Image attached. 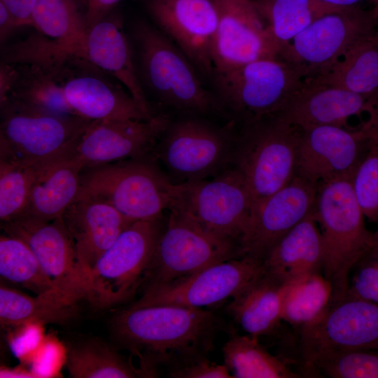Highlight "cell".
<instances>
[{
    "mask_svg": "<svg viewBox=\"0 0 378 378\" xmlns=\"http://www.w3.org/2000/svg\"><path fill=\"white\" fill-rule=\"evenodd\" d=\"M112 330L120 346L153 377L160 368L171 372L206 359L225 323L204 309L130 305L113 318Z\"/></svg>",
    "mask_w": 378,
    "mask_h": 378,
    "instance_id": "obj_1",
    "label": "cell"
},
{
    "mask_svg": "<svg viewBox=\"0 0 378 378\" xmlns=\"http://www.w3.org/2000/svg\"><path fill=\"white\" fill-rule=\"evenodd\" d=\"M130 33L145 93L159 105L183 115H227L217 97L203 85L192 62L158 28L138 20Z\"/></svg>",
    "mask_w": 378,
    "mask_h": 378,
    "instance_id": "obj_2",
    "label": "cell"
},
{
    "mask_svg": "<svg viewBox=\"0 0 378 378\" xmlns=\"http://www.w3.org/2000/svg\"><path fill=\"white\" fill-rule=\"evenodd\" d=\"M354 173L319 183L313 211L322 237V274L333 290L330 306L345 298L352 267L372 244L354 190Z\"/></svg>",
    "mask_w": 378,
    "mask_h": 378,
    "instance_id": "obj_3",
    "label": "cell"
},
{
    "mask_svg": "<svg viewBox=\"0 0 378 378\" xmlns=\"http://www.w3.org/2000/svg\"><path fill=\"white\" fill-rule=\"evenodd\" d=\"M300 135V127L278 114L240 125L231 165L244 178L253 206L294 178Z\"/></svg>",
    "mask_w": 378,
    "mask_h": 378,
    "instance_id": "obj_4",
    "label": "cell"
},
{
    "mask_svg": "<svg viewBox=\"0 0 378 378\" xmlns=\"http://www.w3.org/2000/svg\"><path fill=\"white\" fill-rule=\"evenodd\" d=\"M156 162L128 159L84 169L76 198L104 201L133 221L161 219L171 206L174 183Z\"/></svg>",
    "mask_w": 378,
    "mask_h": 378,
    "instance_id": "obj_5",
    "label": "cell"
},
{
    "mask_svg": "<svg viewBox=\"0 0 378 378\" xmlns=\"http://www.w3.org/2000/svg\"><path fill=\"white\" fill-rule=\"evenodd\" d=\"M233 125L222 127L197 115L171 120L153 157L174 184L213 177L231 166L237 137Z\"/></svg>",
    "mask_w": 378,
    "mask_h": 378,
    "instance_id": "obj_6",
    "label": "cell"
},
{
    "mask_svg": "<svg viewBox=\"0 0 378 378\" xmlns=\"http://www.w3.org/2000/svg\"><path fill=\"white\" fill-rule=\"evenodd\" d=\"M304 78L300 67L276 58L248 62L213 79L224 111L242 125L279 113Z\"/></svg>",
    "mask_w": 378,
    "mask_h": 378,
    "instance_id": "obj_7",
    "label": "cell"
},
{
    "mask_svg": "<svg viewBox=\"0 0 378 378\" xmlns=\"http://www.w3.org/2000/svg\"><path fill=\"white\" fill-rule=\"evenodd\" d=\"M1 106L0 160L36 165L71 154L93 120L31 110L4 102Z\"/></svg>",
    "mask_w": 378,
    "mask_h": 378,
    "instance_id": "obj_8",
    "label": "cell"
},
{
    "mask_svg": "<svg viewBox=\"0 0 378 378\" xmlns=\"http://www.w3.org/2000/svg\"><path fill=\"white\" fill-rule=\"evenodd\" d=\"M252 207L247 186L231 165L213 177L174 184L169 209L183 212L205 230L239 247Z\"/></svg>",
    "mask_w": 378,
    "mask_h": 378,
    "instance_id": "obj_9",
    "label": "cell"
},
{
    "mask_svg": "<svg viewBox=\"0 0 378 378\" xmlns=\"http://www.w3.org/2000/svg\"><path fill=\"white\" fill-rule=\"evenodd\" d=\"M160 220H137L127 227L90 270L86 300L97 309L119 304L142 284L162 232Z\"/></svg>",
    "mask_w": 378,
    "mask_h": 378,
    "instance_id": "obj_10",
    "label": "cell"
},
{
    "mask_svg": "<svg viewBox=\"0 0 378 378\" xmlns=\"http://www.w3.org/2000/svg\"><path fill=\"white\" fill-rule=\"evenodd\" d=\"M80 4L79 0H36L35 33L8 48L3 61L35 64L54 74L71 57L86 58L88 31Z\"/></svg>",
    "mask_w": 378,
    "mask_h": 378,
    "instance_id": "obj_11",
    "label": "cell"
},
{
    "mask_svg": "<svg viewBox=\"0 0 378 378\" xmlns=\"http://www.w3.org/2000/svg\"><path fill=\"white\" fill-rule=\"evenodd\" d=\"M146 270L145 288L191 275L214 264L241 257L239 247L203 229L183 212L171 209Z\"/></svg>",
    "mask_w": 378,
    "mask_h": 378,
    "instance_id": "obj_12",
    "label": "cell"
},
{
    "mask_svg": "<svg viewBox=\"0 0 378 378\" xmlns=\"http://www.w3.org/2000/svg\"><path fill=\"white\" fill-rule=\"evenodd\" d=\"M377 29L372 9L346 7L311 23L281 48L279 58L300 67L305 78H314Z\"/></svg>",
    "mask_w": 378,
    "mask_h": 378,
    "instance_id": "obj_13",
    "label": "cell"
},
{
    "mask_svg": "<svg viewBox=\"0 0 378 378\" xmlns=\"http://www.w3.org/2000/svg\"><path fill=\"white\" fill-rule=\"evenodd\" d=\"M378 141V106L356 127L301 128L295 176L313 183L355 172Z\"/></svg>",
    "mask_w": 378,
    "mask_h": 378,
    "instance_id": "obj_14",
    "label": "cell"
},
{
    "mask_svg": "<svg viewBox=\"0 0 378 378\" xmlns=\"http://www.w3.org/2000/svg\"><path fill=\"white\" fill-rule=\"evenodd\" d=\"M265 272L262 261L244 255L209 266L191 275L152 286L132 307L178 305L203 309L234 297Z\"/></svg>",
    "mask_w": 378,
    "mask_h": 378,
    "instance_id": "obj_15",
    "label": "cell"
},
{
    "mask_svg": "<svg viewBox=\"0 0 378 378\" xmlns=\"http://www.w3.org/2000/svg\"><path fill=\"white\" fill-rule=\"evenodd\" d=\"M56 78L68 104L81 118L146 120L154 116L146 113L119 81L86 58L71 57Z\"/></svg>",
    "mask_w": 378,
    "mask_h": 378,
    "instance_id": "obj_16",
    "label": "cell"
},
{
    "mask_svg": "<svg viewBox=\"0 0 378 378\" xmlns=\"http://www.w3.org/2000/svg\"><path fill=\"white\" fill-rule=\"evenodd\" d=\"M215 1L218 22L212 48L213 78L248 62L279 58L280 47L251 0Z\"/></svg>",
    "mask_w": 378,
    "mask_h": 378,
    "instance_id": "obj_17",
    "label": "cell"
},
{
    "mask_svg": "<svg viewBox=\"0 0 378 378\" xmlns=\"http://www.w3.org/2000/svg\"><path fill=\"white\" fill-rule=\"evenodd\" d=\"M1 227L29 246L59 291L77 301L87 299L89 276L78 262L74 242L62 218L46 222L22 217L2 223Z\"/></svg>",
    "mask_w": 378,
    "mask_h": 378,
    "instance_id": "obj_18",
    "label": "cell"
},
{
    "mask_svg": "<svg viewBox=\"0 0 378 378\" xmlns=\"http://www.w3.org/2000/svg\"><path fill=\"white\" fill-rule=\"evenodd\" d=\"M171 119L159 113L146 120L92 121L77 141L72 156L84 169L117 161L153 157Z\"/></svg>",
    "mask_w": 378,
    "mask_h": 378,
    "instance_id": "obj_19",
    "label": "cell"
},
{
    "mask_svg": "<svg viewBox=\"0 0 378 378\" xmlns=\"http://www.w3.org/2000/svg\"><path fill=\"white\" fill-rule=\"evenodd\" d=\"M149 16L192 62L202 76L214 77L213 41L218 13L215 0H143Z\"/></svg>",
    "mask_w": 378,
    "mask_h": 378,
    "instance_id": "obj_20",
    "label": "cell"
},
{
    "mask_svg": "<svg viewBox=\"0 0 378 378\" xmlns=\"http://www.w3.org/2000/svg\"><path fill=\"white\" fill-rule=\"evenodd\" d=\"M299 334L302 361L326 351L378 349V304L344 299Z\"/></svg>",
    "mask_w": 378,
    "mask_h": 378,
    "instance_id": "obj_21",
    "label": "cell"
},
{
    "mask_svg": "<svg viewBox=\"0 0 378 378\" xmlns=\"http://www.w3.org/2000/svg\"><path fill=\"white\" fill-rule=\"evenodd\" d=\"M318 185L295 176L285 186L254 205L240 242L241 256L263 260L274 244L314 209Z\"/></svg>",
    "mask_w": 378,
    "mask_h": 378,
    "instance_id": "obj_22",
    "label": "cell"
},
{
    "mask_svg": "<svg viewBox=\"0 0 378 378\" xmlns=\"http://www.w3.org/2000/svg\"><path fill=\"white\" fill-rule=\"evenodd\" d=\"M377 106V97L304 78L278 115L300 128L321 125L349 127L351 118L370 114Z\"/></svg>",
    "mask_w": 378,
    "mask_h": 378,
    "instance_id": "obj_23",
    "label": "cell"
},
{
    "mask_svg": "<svg viewBox=\"0 0 378 378\" xmlns=\"http://www.w3.org/2000/svg\"><path fill=\"white\" fill-rule=\"evenodd\" d=\"M75 244L79 263L90 276L99 257L133 221L110 204L92 197H77L62 216Z\"/></svg>",
    "mask_w": 378,
    "mask_h": 378,
    "instance_id": "obj_24",
    "label": "cell"
},
{
    "mask_svg": "<svg viewBox=\"0 0 378 378\" xmlns=\"http://www.w3.org/2000/svg\"><path fill=\"white\" fill-rule=\"evenodd\" d=\"M110 14L88 30L86 59L119 81L146 113L155 115L139 78L122 20Z\"/></svg>",
    "mask_w": 378,
    "mask_h": 378,
    "instance_id": "obj_25",
    "label": "cell"
},
{
    "mask_svg": "<svg viewBox=\"0 0 378 378\" xmlns=\"http://www.w3.org/2000/svg\"><path fill=\"white\" fill-rule=\"evenodd\" d=\"M4 102L59 116H78L57 78L32 64L1 62L0 103Z\"/></svg>",
    "mask_w": 378,
    "mask_h": 378,
    "instance_id": "obj_26",
    "label": "cell"
},
{
    "mask_svg": "<svg viewBox=\"0 0 378 378\" xmlns=\"http://www.w3.org/2000/svg\"><path fill=\"white\" fill-rule=\"evenodd\" d=\"M313 211L270 250L262 260L265 273L286 284L322 273V237Z\"/></svg>",
    "mask_w": 378,
    "mask_h": 378,
    "instance_id": "obj_27",
    "label": "cell"
},
{
    "mask_svg": "<svg viewBox=\"0 0 378 378\" xmlns=\"http://www.w3.org/2000/svg\"><path fill=\"white\" fill-rule=\"evenodd\" d=\"M83 170V164L71 154L40 164L20 218L46 222L62 218L78 194Z\"/></svg>",
    "mask_w": 378,
    "mask_h": 378,
    "instance_id": "obj_28",
    "label": "cell"
},
{
    "mask_svg": "<svg viewBox=\"0 0 378 378\" xmlns=\"http://www.w3.org/2000/svg\"><path fill=\"white\" fill-rule=\"evenodd\" d=\"M288 284L264 272L232 298L227 310L249 335L258 337L271 333L282 321Z\"/></svg>",
    "mask_w": 378,
    "mask_h": 378,
    "instance_id": "obj_29",
    "label": "cell"
},
{
    "mask_svg": "<svg viewBox=\"0 0 378 378\" xmlns=\"http://www.w3.org/2000/svg\"><path fill=\"white\" fill-rule=\"evenodd\" d=\"M78 302L57 290L33 297L1 285L0 323L2 327L36 323L64 324L77 314Z\"/></svg>",
    "mask_w": 378,
    "mask_h": 378,
    "instance_id": "obj_30",
    "label": "cell"
},
{
    "mask_svg": "<svg viewBox=\"0 0 378 378\" xmlns=\"http://www.w3.org/2000/svg\"><path fill=\"white\" fill-rule=\"evenodd\" d=\"M310 79L377 97L378 43L374 36L356 44L326 71Z\"/></svg>",
    "mask_w": 378,
    "mask_h": 378,
    "instance_id": "obj_31",
    "label": "cell"
},
{
    "mask_svg": "<svg viewBox=\"0 0 378 378\" xmlns=\"http://www.w3.org/2000/svg\"><path fill=\"white\" fill-rule=\"evenodd\" d=\"M251 1L278 43L280 50L318 18L346 8L321 0Z\"/></svg>",
    "mask_w": 378,
    "mask_h": 378,
    "instance_id": "obj_32",
    "label": "cell"
},
{
    "mask_svg": "<svg viewBox=\"0 0 378 378\" xmlns=\"http://www.w3.org/2000/svg\"><path fill=\"white\" fill-rule=\"evenodd\" d=\"M224 364L234 378H299L284 361L251 335L233 334L222 348Z\"/></svg>",
    "mask_w": 378,
    "mask_h": 378,
    "instance_id": "obj_33",
    "label": "cell"
},
{
    "mask_svg": "<svg viewBox=\"0 0 378 378\" xmlns=\"http://www.w3.org/2000/svg\"><path fill=\"white\" fill-rule=\"evenodd\" d=\"M66 367L74 378L153 377L135 367L131 360L97 340H89L71 347Z\"/></svg>",
    "mask_w": 378,
    "mask_h": 378,
    "instance_id": "obj_34",
    "label": "cell"
},
{
    "mask_svg": "<svg viewBox=\"0 0 378 378\" xmlns=\"http://www.w3.org/2000/svg\"><path fill=\"white\" fill-rule=\"evenodd\" d=\"M332 287L322 273H314L288 283L284 298L281 321L298 330L329 307Z\"/></svg>",
    "mask_w": 378,
    "mask_h": 378,
    "instance_id": "obj_35",
    "label": "cell"
},
{
    "mask_svg": "<svg viewBox=\"0 0 378 378\" xmlns=\"http://www.w3.org/2000/svg\"><path fill=\"white\" fill-rule=\"evenodd\" d=\"M0 275L36 295L59 290L29 246L20 238L6 233L0 237Z\"/></svg>",
    "mask_w": 378,
    "mask_h": 378,
    "instance_id": "obj_36",
    "label": "cell"
},
{
    "mask_svg": "<svg viewBox=\"0 0 378 378\" xmlns=\"http://www.w3.org/2000/svg\"><path fill=\"white\" fill-rule=\"evenodd\" d=\"M305 371L329 378H378V349L332 351L302 361Z\"/></svg>",
    "mask_w": 378,
    "mask_h": 378,
    "instance_id": "obj_37",
    "label": "cell"
},
{
    "mask_svg": "<svg viewBox=\"0 0 378 378\" xmlns=\"http://www.w3.org/2000/svg\"><path fill=\"white\" fill-rule=\"evenodd\" d=\"M39 166L0 160V219L2 223L23 216Z\"/></svg>",
    "mask_w": 378,
    "mask_h": 378,
    "instance_id": "obj_38",
    "label": "cell"
},
{
    "mask_svg": "<svg viewBox=\"0 0 378 378\" xmlns=\"http://www.w3.org/2000/svg\"><path fill=\"white\" fill-rule=\"evenodd\" d=\"M353 188L365 218L378 225V141L358 166Z\"/></svg>",
    "mask_w": 378,
    "mask_h": 378,
    "instance_id": "obj_39",
    "label": "cell"
},
{
    "mask_svg": "<svg viewBox=\"0 0 378 378\" xmlns=\"http://www.w3.org/2000/svg\"><path fill=\"white\" fill-rule=\"evenodd\" d=\"M351 274L344 299H361L378 304V242L373 243L360 257Z\"/></svg>",
    "mask_w": 378,
    "mask_h": 378,
    "instance_id": "obj_40",
    "label": "cell"
},
{
    "mask_svg": "<svg viewBox=\"0 0 378 378\" xmlns=\"http://www.w3.org/2000/svg\"><path fill=\"white\" fill-rule=\"evenodd\" d=\"M174 378H232L225 364L210 362L206 358L169 372Z\"/></svg>",
    "mask_w": 378,
    "mask_h": 378,
    "instance_id": "obj_41",
    "label": "cell"
},
{
    "mask_svg": "<svg viewBox=\"0 0 378 378\" xmlns=\"http://www.w3.org/2000/svg\"><path fill=\"white\" fill-rule=\"evenodd\" d=\"M36 0H0L11 13L19 28L32 27V12Z\"/></svg>",
    "mask_w": 378,
    "mask_h": 378,
    "instance_id": "obj_42",
    "label": "cell"
},
{
    "mask_svg": "<svg viewBox=\"0 0 378 378\" xmlns=\"http://www.w3.org/2000/svg\"><path fill=\"white\" fill-rule=\"evenodd\" d=\"M121 0H87L85 20L87 31L111 13Z\"/></svg>",
    "mask_w": 378,
    "mask_h": 378,
    "instance_id": "obj_43",
    "label": "cell"
},
{
    "mask_svg": "<svg viewBox=\"0 0 378 378\" xmlns=\"http://www.w3.org/2000/svg\"><path fill=\"white\" fill-rule=\"evenodd\" d=\"M19 29L15 19L6 7L0 2V40L4 43Z\"/></svg>",
    "mask_w": 378,
    "mask_h": 378,
    "instance_id": "obj_44",
    "label": "cell"
},
{
    "mask_svg": "<svg viewBox=\"0 0 378 378\" xmlns=\"http://www.w3.org/2000/svg\"><path fill=\"white\" fill-rule=\"evenodd\" d=\"M329 4L340 7H350L359 5L361 2L371 3L373 6L378 4V0H321Z\"/></svg>",
    "mask_w": 378,
    "mask_h": 378,
    "instance_id": "obj_45",
    "label": "cell"
},
{
    "mask_svg": "<svg viewBox=\"0 0 378 378\" xmlns=\"http://www.w3.org/2000/svg\"><path fill=\"white\" fill-rule=\"evenodd\" d=\"M38 377L39 376H37V374L28 372H24L22 370H1V377Z\"/></svg>",
    "mask_w": 378,
    "mask_h": 378,
    "instance_id": "obj_46",
    "label": "cell"
},
{
    "mask_svg": "<svg viewBox=\"0 0 378 378\" xmlns=\"http://www.w3.org/2000/svg\"><path fill=\"white\" fill-rule=\"evenodd\" d=\"M372 9L373 10V13H374V15L376 17V19H377V23H378V4L377 5H375V6H374ZM374 39L378 43V29L377 31L376 34L374 35Z\"/></svg>",
    "mask_w": 378,
    "mask_h": 378,
    "instance_id": "obj_47",
    "label": "cell"
},
{
    "mask_svg": "<svg viewBox=\"0 0 378 378\" xmlns=\"http://www.w3.org/2000/svg\"><path fill=\"white\" fill-rule=\"evenodd\" d=\"M378 242V228L372 233V244Z\"/></svg>",
    "mask_w": 378,
    "mask_h": 378,
    "instance_id": "obj_48",
    "label": "cell"
},
{
    "mask_svg": "<svg viewBox=\"0 0 378 378\" xmlns=\"http://www.w3.org/2000/svg\"><path fill=\"white\" fill-rule=\"evenodd\" d=\"M83 6H86V4H87V0H79Z\"/></svg>",
    "mask_w": 378,
    "mask_h": 378,
    "instance_id": "obj_49",
    "label": "cell"
},
{
    "mask_svg": "<svg viewBox=\"0 0 378 378\" xmlns=\"http://www.w3.org/2000/svg\"><path fill=\"white\" fill-rule=\"evenodd\" d=\"M377 99H378V94H377Z\"/></svg>",
    "mask_w": 378,
    "mask_h": 378,
    "instance_id": "obj_50",
    "label": "cell"
}]
</instances>
